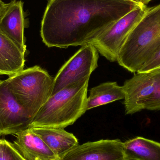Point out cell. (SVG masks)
<instances>
[{"label": "cell", "mask_w": 160, "mask_h": 160, "mask_svg": "<svg viewBox=\"0 0 160 160\" xmlns=\"http://www.w3.org/2000/svg\"><path fill=\"white\" fill-rule=\"evenodd\" d=\"M24 55L0 29V75L9 77L23 69Z\"/></svg>", "instance_id": "obj_13"}, {"label": "cell", "mask_w": 160, "mask_h": 160, "mask_svg": "<svg viewBox=\"0 0 160 160\" xmlns=\"http://www.w3.org/2000/svg\"><path fill=\"white\" fill-rule=\"evenodd\" d=\"M123 86L116 82H106L90 89L87 101L86 110L125 99Z\"/></svg>", "instance_id": "obj_14"}, {"label": "cell", "mask_w": 160, "mask_h": 160, "mask_svg": "<svg viewBox=\"0 0 160 160\" xmlns=\"http://www.w3.org/2000/svg\"><path fill=\"white\" fill-rule=\"evenodd\" d=\"M138 3L142 4L145 5L148 3L149 2H151L152 0H132Z\"/></svg>", "instance_id": "obj_20"}, {"label": "cell", "mask_w": 160, "mask_h": 160, "mask_svg": "<svg viewBox=\"0 0 160 160\" xmlns=\"http://www.w3.org/2000/svg\"><path fill=\"white\" fill-rule=\"evenodd\" d=\"M0 160H25L12 146L5 139H0Z\"/></svg>", "instance_id": "obj_16"}, {"label": "cell", "mask_w": 160, "mask_h": 160, "mask_svg": "<svg viewBox=\"0 0 160 160\" xmlns=\"http://www.w3.org/2000/svg\"><path fill=\"white\" fill-rule=\"evenodd\" d=\"M143 110H160V79L155 93L143 106Z\"/></svg>", "instance_id": "obj_17"}, {"label": "cell", "mask_w": 160, "mask_h": 160, "mask_svg": "<svg viewBox=\"0 0 160 160\" xmlns=\"http://www.w3.org/2000/svg\"><path fill=\"white\" fill-rule=\"evenodd\" d=\"M141 5L132 0H49L42 40L48 48L82 47Z\"/></svg>", "instance_id": "obj_1"}, {"label": "cell", "mask_w": 160, "mask_h": 160, "mask_svg": "<svg viewBox=\"0 0 160 160\" xmlns=\"http://www.w3.org/2000/svg\"><path fill=\"white\" fill-rule=\"evenodd\" d=\"M15 135L16 140L11 144L25 160L59 159L42 139L30 128Z\"/></svg>", "instance_id": "obj_11"}, {"label": "cell", "mask_w": 160, "mask_h": 160, "mask_svg": "<svg viewBox=\"0 0 160 160\" xmlns=\"http://www.w3.org/2000/svg\"><path fill=\"white\" fill-rule=\"evenodd\" d=\"M59 160V159H56V160Z\"/></svg>", "instance_id": "obj_22"}, {"label": "cell", "mask_w": 160, "mask_h": 160, "mask_svg": "<svg viewBox=\"0 0 160 160\" xmlns=\"http://www.w3.org/2000/svg\"><path fill=\"white\" fill-rule=\"evenodd\" d=\"M123 160H138L132 158H128V157H126Z\"/></svg>", "instance_id": "obj_21"}, {"label": "cell", "mask_w": 160, "mask_h": 160, "mask_svg": "<svg viewBox=\"0 0 160 160\" xmlns=\"http://www.w3.org/2000/svg\"><path fill=\"white\" fill-rule=\"evenodd\" d=\"M5 80L8 90L32 119L51 96L53 79L38 66L22 69Z\"/></svg>", "instance_id": "obj_4"}, {"label": "cell", "mask_w": 160, "mask_h": 160, "mask_svg": "<svg viewBox=\"0 0 160 160\" xmlns=\"http://www.w3.org/2000/svg\"><path fill=\"white\" fill-rule=\"evenodd\" d=\"M32 120L8 90L6 80L0 81V137L29 128Z\"/></svg>", "instance_id": "obj_8"}, {"label": "cell", "mask_w": 160, "mask_h": 160, "mask_svg": "<svg viewBox=\"0 0 160 160\" xmlns=\"http://www.w3.org/2000/svg\"><path fill=\"white\" fill-rule=\"evenodd\" d=\"M89 78H84L51 96L34 118L30 128L64 129L73 125L87 111Z\"/></svg>", "instance_id": "obj_2"}, {"label": "cell", "mask_w": 160, "mask_h": 160, "mask_svg": "<svg viewBox=\"0 0 160 160\" xmlns=\"http://www.w3.org/2000/svg\"><path fill=\"white\" fill-rule=\"evenodd\" d=\"M148 8L141 5L123 16L91 42L100 54L111 62H117L118 53L130 33L144 16Z\"/></svg>", "instance_id": "obj_5"}, {"label": "cell", "mask_w": 160, "mask_h": 160, "mask_svg": "<svg viewBox=\"0 0 160 160\" xmlns=\"http://www.w3.org/2000/svg\"><path fill=\"white\" fill-rule=\"evenodd\" d=\"M160 47V3L149 8L130 33L117 62L132 73L138 72Z\"/></svg>", "instance_id": "obj_3"}, {"label": "cell", "mask_w": 160, "mask_h": 160, "mask_svg": "<svg viewBox=\"0 0 160 160\" xmlns=\"http://www.w3.org/2000/svg\"><path fill=\"white\" fill-rule=\"evenodd\" d=\"M160 79V68L137 72L123 86L126 114H132L143 109L144 104L153 96Z\"/></svg>", "instance_id": "obj_7"}, {"label": "cell", "mask_w": 160, "mask_h": 160, "mask_svg": "<svg viewBox=\"0 0 160 160\" xmlns=\"http://www.w3.org/2000/svg\"><path fill=\"white\" fill-rule=\"evenodd\" d=\"M29 128L42 139L59 158L79 145L76 136L63 128L39 127Z\"/></svg>", "instance_id": "obj_12"}, {"label": "cell", "mask_w": 160, "mask_h": 160, "mask_svg": "<svg viewBox=\"0 0 160 160\" xmlns=\"http://www.w3.org/2000/svg\"><path fill=\"white\" fill-rule=\"evenodd\" d=\"M126 157L138 160H160V143L142 137L123 142Z\"/></svg>", "instance_id": "obj_15"}, {"label": "cell", "mask_w": 160, "mask_h": 160, "mask_svg": "<svg viewBox=\"0 0 160 160\" xmlns=\"http://www.w3.org/2000/svg\"><path fill=\"white\" fill-rule=\"evenodd\" d=\"M160 68V47L138 72H147Z\"/></svg>", "instance_id": "obj_18"}, {"label": "cell", "mask_w": 160, "mask_h": 160, "mask_svg": "<svg viewBox=\"0 0 160 160\" xmlns=\"http://www.w3.org/2000/svg\"><path fill=\"white\" fill-rule=\"evenodd\" d=\"M98 52L91 43L82 46L53 79L51 96L73 83L90 77L98 67Z\"/></svg>", "instance_id": "obj_6"}, {"label": "cell", "mask_w": 160, "mask_h": 160, "mask_svg": "<svg viewBox=\"0 0 160 160\" xmlns=\"http://www.w3.org/2000/svg\"><path fill=\"white\" fill-rule=\"evenodd\" d=\"M8 3H5L2 0H0V17L2 16L8 6Z\"/></svg>", "instance_id": "obj_19"}, {"label": "cell", "mask_w": 160, "mask_h": 160, "mask_svg": "<svg viewBox=\"0 0 160 160\" xmlns=\"http://www.w3.org/2000/svg\"><path fill=\"white\" fill-rule=\"evenodd\" d=\"M22 1L13 0L8 3L4 12L0 17V29L25 54L24 30L25 18Z\"/></svg>", "instance_id": "obj_10"}, {"label": "cell", "mask_w": 160, "mask_h": 160, "mask_svg": "<svg viewBox=\"0 0 160 160\" xmlns=\"http://www.w3.org/2000/svg\"><path fill=\"white\" fill-rule=\"evenodd\" d=\"M123 142L118 139L101 140L78 145L59 160H123Z\"/></svg>", "instance_id": "obj_9"}]
</instances>
